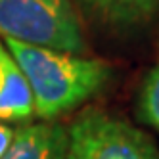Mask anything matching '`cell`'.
<instances>
[{"label":"cell","instance_id":"obj_1","mask_svg":"<svg viewBox=\"0 0 159 159\" xmlns=\"http://www.w3.org/2000/svg\"><path fill=\"white\" fill-rule=\"evenodd\" d=\"M33 92L35 113L54 121L94 98L111 79L106 61L54 48L4 39Z\"/></svg>","mask_w":159,"mask_h":159},{"label":"cell","instance_id":"obj_2","mask_svg":"<svg viewBox=\"0 0 159 159\" xmlns=\"http://www.w3.org/2000/svg\"><path fill=\"white\" fill-rule=\"evenodd\" d=\"M4 39L83 54L86 39L73 0H0Z\"/></svg>","mask_w":159,"mask_h":159},{"label":"cell","instance_id":"obj_3","mask_svg":"<svg viewBox=\"0 0 159 159\" xmlns=\"http://www.w3.org/2000/svg\"><path fill=\"white\" fill-rule=\"evenodd\" d=\"M67 136L65 159H159V148L146 132L102 109L81 113Z\"/></svg>","mask_w":159,"mask_h":159},{"label":"cell","instance_id":"obj_4","mask_svg":"<svg viewBox=\"0 0 159 159\" xmlns=\"http://www.w3.org/2000/svg\"><path fill=\"white\" fill-rule=\"evenodd\" d=\"M67 129L60 123L44 121L16 130L8 152L0 159H65Z\"/></svg>","mask_w":159,"mask_h":159},{"label":"cell","instance_id":"obj_5","mask_svg":"<svg viewBox=\"0 0 159 159\" xmlns=\"http://www.w3.org/2000/svg\"><path fill=\"white\" fill-rule=\"evenodd\" d=\"M94 23L111 31L146 25L159 12V0H77Z\"/></svg>","mask_w":159,"mask_h":159},{"label":"cell","instance_id":"obj_6","mask_svg":"<svg viewBox=\"0 0 159 159\" xmlns=\"http://www.w3.org/2000/svg\"><path fill=\"white\" fill-rule=\"evenodd\" d=\"M33 113L31 86L12 54L0 42V121H27Z\"/></svg>","mask_w":159,"mask_h":159},{"label":"cell","instance_id":"obj_7","mask_svg":"<svg viewBox=\"0 0 159 159\" xmlns=\"http://www.w3.org/2000/svg\"><path fill=\"white\" fill-rule=\"evenodd\" d=\"M140 115L142 119L159 132V61L148 73L140 90Z\"/></svg>","mask_w":159,"mask_h":159},{"label":"cell","instance_id":"obj_8","mask_svg":"<svg viewBox=\"0 0 159 159\" xmlns=\"http://www.w3.org/2000/svg\"><path fill=\"white\" fill-rule=\"evenodd\" d=\"M14 134H16V130L12 127L0 123V157L8 152L10 144H12V140H14Z\"/></svg>","mask_w":159,"mask_h":159}]
</instances>
